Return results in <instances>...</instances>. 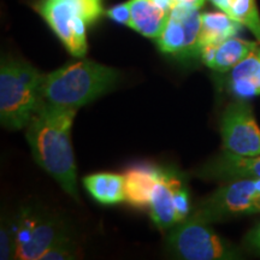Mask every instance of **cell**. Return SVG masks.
<instances>
[{"instance_id": "cell-23", "label": "cell", "mask_w": 260, "mask_h": 260, "mask_svg": "<svg viewBox=\"0 0 260 260\" xmlns=\"http://www.w3.org/2000/svg\"><path fill=\"white\" fill-rule=\"evenodd\" d=\"M175 3L178 5H184L189 6V8L194 9H200L204 5L205 0H175Z\"/></svg>"}, {"instance_id": "cell-21", "label": "cell", "mask_w": 260, "mask_h": 260, "mask_svg": "<svg viewBox=\"0 0 260 260\" xmlns=\"http://www.w3.org/2000/svg\"><path fill=\"white\" fill-rule=\"evenodd\" d=\"M106 15L110 18L113 19L115 22L118 23L125 24L130 27V21H132V15H130V3L126 2L124 4H119L113 6L112 9H110L106 12Z\"/></svg>"}, {"instance_id": "cell-17", "label": "cell", "mask_w": 260, "mask_h": 260, "mask_svg": "<svg viewBox=\"0 0 260 260\" xmlns=\"http://www.w3.org/2000/svg\"><path fill=\"white\" fill-rule=\"evenodd\" d=\"M89 194L104 205H115L125 200L124 176L116 174H94L83 180Z\"/></svg>"}, {"instance_id": "cell-24", "label": "cell", "mask_w": 260, "mask_h": 260, "mask_svg": "<svg viewBox=\"0 0 260 260\" xmlns=\"http://www.w3.org/2000/svg\"><path fill=\"white\" fill-rule=\"evenodd\" d=\"M211 3L214 6H217L220 11L225 12V14H228L229 12V9H230V4H232V0H210Z\"/></svg>"}, {"instance_id": "cell-9", "label": "cell", "mask_w": 260, "mask_h": 260, "mask_svg": "<svg viewBox=\"0 0 260 260\" xmlns=\"http://www.w3.org/2000/svg\"><path fill=\"white\" fill-rule=\"evenodd\" d=\"M201 14L199 9L176 4L160 37L155 39L162 53L182 58L200 56L199 37Z\"/></svg>"}, {"instance_id": "cell-16", "label": "cell", "mask_w": 260, "mask_h": 260, "mask_svg": "<svg viewBox=\"0 0 260 260\" xmlns=\"http://www.w3.org/2000/svg\"><path fill=\"white\" fill-rule=\"evenodd\" d=\"M230 88L240 99L260 94V58L253 53L230 70Z\"/></svg>"}, {"instance_id": "cell-20", "label": "cell", "mask_w": 260, "mask_h": 260, "mask_svg": "<svg viewBox=\"0 0 260 260\" xmlns=\"http://www.w3.org/2000/svg\"><path fill=\"white\" fill-rule=\"evenodd\" d=\"M15 258V239L12 225L3 224L0 233V259L6 260Z\"/></svg>"}, {"instance_id": "cell-3", "label": "cell", "mask_w": 260, "mask_h": 260, "mask_svg": "<svg viewBox=\"0 0 260 260\" xmlns=\"http://www.w3.org/2000/svg\"><path fill=\"white\" fill-rule=\"evenodd\" d=\"M44 75L25 61L3 60L0 69V118L3 126L23 129L44 102Z\"/></svg>"}, {"instance_id": "cell-2", "label": "cell", "mask_w": 260, "mask_h": 260, "mask_svg": "<svg viewBox=\"0 0 260 260\" xmlns=\"http://www.w3.org/2000/svg\"><path fill=\"white\" fill-rule=\"evenodd\" d=\"M118 80V71L92 60L70 63L44 75L42 99L54 105L79 107L110 92Z\"/></svg>"}, {"instance_id": "cell-1", "label": "cell", "mask_w": 260, "mask_h": 260, "mask_svg": "<svg viewBox=\"0 0 260 260\" xmlns=\"http://www.w3.org/2000/svg\"><path fill=\"white\" fill-rule=\"evenodd\" d=\"M77 109L42 102L25 126L34 160L74 199H79L77 170L70 133Z\"/></svg>"}, {"instance_id": "cell-4", "label": "cell", "mask_w": 260, "mask_h": 260, "mask_svg": "<svg viewBox=\"0 0 260 260\" xmlns=\"http://www.w3.org/2000/svg\"><path fill=\"white\" fill-rule=\"evenodd\" d=\"M35 9L74 57L87 53V28L103 15V0H41Z\"/></svg>"}, {"instance_id": "cell-5", "label": "cell", "mask_w": 260, "mask_h": 260, "mask_svg": "<svg viewBox=\"0 0 260 260\" xmlns=\"http://www.w3.org/2000/svg\"><path fill=\"white\" fill-rule=\"evenodd\" d=\"M260 212V178L225 182L198 207L193 217L206 223Z\"/></svg>"}, {"instance_id": "cell-11", "label": "cell", "mask_w": 260, "mask_h": 260, "mask_svg": "<svg viewBox=\"0 0 260 260\" xmlns=\"http://www.w3.org/2000/svg\"><path fill=\"white\" fill-rule=\"evenodd\" d=\"M198 175L206 180L230 182L242 178H260V154L239 155L229 151L211 159Z\"/></svg>"}, {"instance_id": "cell-25", "label": "cell", "mask_w": 260, "mask_h": 260, "mask_svg": "<svg viewBox=\"0 0 260 260\" xmlns=\"http://www.w3.org/2000/svg\"><path fill=\"white\" fill-rule=\"evenodd\" d=\"M152 2L155 3L158 6H160L164 10H167L168 12H171L172 9H174V6L176 5V3H175V0H152Z\"/></svg>"}, {"instance_id": "cell-8", "label": "cell", "mask_w": 260, "mask_h": 260, "mask_svg": "<svg viewBox=\"0 0 260 260\" xmlns=\"http://www.w3.org/2000/svg\"><path fill=\"white\" fill-rule=\"evenodd\" d=\"M151 217L159 229H172L188 218L190 199L187 187L175 171L160 169L151 198Z\"/></svg>"}, {"instance_id": "cell-7", "label": "cell", "mask_w": 260, "mask_h": 260, "mask_svg": "<svg viewBox=\"0 0 260 260\" xmlns=\"http://www.w3.org/2000/svg\"><path fill=\"white\" fill-rule=\"evenodd\" d=\"M15 258L41 260L42 255L65 235L63 225L53 217L25 209L12 224Z\"/></svg>"}, {"instance_id": "cell-10", "label": "cell", "mask_w": 260, "mask_h": 260, "mask_svg": "<svg viewBox=\"0 0 260 260\" xmlns=\"http://www.w3.org/2000/svg\"><path fill=\"white\" fill-rule=\"evenodd\" d=\"M224 151L239 155L260 154V128L252 106L240 99L226 106L220 122Z\"/></svg>"}, {"instance_id": "cell-19", "label": "cell", "mask_w": 260, "mask_h": 260, "mask_svg": "<svg viewBox=\"0 0 260 260\" xmlns=\"http://www.w3.org/2000/svg\"><path fill=\"white\" fill-rule=\"evenodd\" d=\"M77 256L76 245L73 240L65 234L58 241L42 255L41 260H68Z\"/></svg>"}, {"instance_id": "cell-22", "label": "cell", "mask_w": 260, "mask_h": 260, "mask_svg": "<svg viewBox=\"0 0 260 260\" xmlns=\"http://www.w3.org/2000/svg\"><path fill=\"white\" fill-rule=\"evenodd\" d=\"M247 243L252 248L260 251V222L247 235Z\"/></svg>"}, {"instance_id": "cell-6", "label": "cell", "mask_w": 260, "mask_h": 260, "mask_svg": "<svg viewBox=\"0 0 260 260\" xmlns=\"http://www.w3.org/2000/svg\"><path fill=\"white\" fill-rule=\"evenodd\" d=\"M171 251L182 259H234L237 254L232 246L213 232L209 223L191 216L172 228L169 235Z\"/></svg>"}, {"instance_id": "cell-26", "label": "cell", "mask_w": 260, "mask_h": 260, "mask_svg": "<svg viewBox=\"0 0 260 260\" xmlns=\"http://www.w3.org/2000/svg\"><path fill=\"white\" fill-rule=\"evenodd\" d=\"M256 54H258V57L260 58V47H259V50H258V51H256Z\"/></svg>"}, {"instance_id": "cell-12", "label": "cell", "mask_w": 260, "mask_h": 260, "mask_svg": "<svg viewBox=\"0 0 260 260\" xmlns=\"http://www.w3.org/2000/svg\"><path fill=\"white\" fill-rule=\"evenodd\" d=\"M160 169L151 165H140L125 172V201L136 209H146L151 205V198L157 183Z\"/></svg>"}, {"instance_id": "cell-15", "label": "cell", "mask_w": 260, "mask_h": 260, "mask_svg": "<svg viewBox=\"0 0 260 260\" xmlns=\"http://www.w3.org/2000/svg\"><path fill=\"white\" fill-rule=\"evenodd\" d=\"M242 24L230 17L225 12H206L201 14V30L199 47L207 45H219L228 39L236 37Z\"/></svg>"}, {"instance_id": "cell-13", "label": "cell", "mask_w": 260, "mask_h": 260, "mask_svg": "<svg viewBox=\"0 0 260 260\" xmlns=\"http://www.w3.org/2000/svg\"><path fill=\"white\" fill-rule=\"evenodd\" d=\"M130 28L146 38L157 39L164 30L171 12L158 6L152 0H129Z\"/></svg>"}, {"instance_id": "cell-18", "label": "cell", "mask_w": 260, "mask_h": 260, "mask_svg": "<svg viewBox=\"0 0 260 260\" xmlns=\"http://www.w3.org/2000/svg\"><path fill=\"white\" fill-rule=\"evenodd\" d=\"M228 15L248 28L260 42V15L255 0H232Z\"/></svg>"}, {"instance_id": "cell-14", "label": "cell", "mask_w": 260, "mask_h": 260, "mask_svg": "<svg viewBox=\"0 0 260 260\" xmlns=\"http://www.w3.org/2000/svg\"><path fill=\"white\" fill-rule=\"evenodd\" d=\"M258 50L259 45L256 42L246 41L235 37L230 38L214 47L213 56L207 67L219 73H228Z\"/></svg>"}]
</instances>
